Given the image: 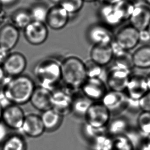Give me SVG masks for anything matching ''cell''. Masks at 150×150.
<instances>
[{
	"instance_id": "obj_1",
	"label": "cell",
	"mask_w": 150,
	"mask_h": 150,
	"mask_svg": "<svg viewBox=\"0 0 150 150\" xmlns=\"http://www.w3.org/2000/svg\"><path fill=\"white\" fill-rule=\"evenodd\" d=\"M36 86L28 75L6 77L1 90L4 97L11 104L22 105L30 101Z\"/></svg>"
},
{
	"instance_id": "obj_2",
	"label": "cell",
	"mask_w": 150,
	"mask_h": 150,
	"mask_svg": "<svg viewBox=\"0 0 150 150\" xmlns=\"http://www.w3.org/2000/svg\"><path fill=\"white\" fill-rule=\"evenodd\" d=\"M61 79L65 87L73 92L79 90L87 79L85 62L75 56H70L61 63Z\"/></svg>"
},
{
	"instance_id": "obj_3",
	"label": "cell",
	"mask_w": 150,
	"mask_h": 150,
	"mask_svg": "<svg viewBox=\"0 0 150 150\" xmlns=\"http://www.w3.org/2000/svg\"><path fill=\"white\" fill-rule=\"evenodd\" d=\"M33 73L39 85L51 91L62 81L61 63L54 59L47 58L39 62L34 67Z\"/></svg>"
},
{
	"instance_id": "obj_4",
	"label": "cell",
	"mask_w": 150,
	"mask_h": 150,
	"mask_svg": "<svg viewBox=\"0 0 150 150\" xmlns=\"http://www.w3.org/2000/svg\"><path fill=\"white\" fill-rule=\"evenodd\" d=\"M112 114L101 101L93 102L84 116L86 124L92 128L103 129L111 120Z\"/></svg>"
},
{
	"instance_id": "obj_5",
	"label": "cell",
	"mask_w": 150,
	"mask_h": 150,
	"mask_svg": "<svg viewBox=\"0 0 150 150\" xmlns=\"http://www.w3.org/2000/svg\"><path fill=\"white\" fill-rule=\"evenodd\" d=\"M51 92V108L62 117L70 113L74 92L64 86L58 87Z\"/></svg>"
},
{
	"instance_id": "obj_6",
	"label": "cell",
	"mask_w": 150,
	"mask_h": 150,
	"mask_svg": "<svg viewBox=\"0 0 150 150\" xmlns=\"http://www.w3.org/2000/svg\"><path fill=\"white\" fill-rule=\"evenodd\" d=\"M131 74V71L114 65L106 74L105 82L108 89L125 92Z\"/></svg>"
},
{
	"instance_id": "obj_7",
	"label": "cell",
	"mask_w": 150,
	"mask_h": 150,
	"mask_svg": "<svg viewBox=\"0 0 150 150\" xmlns=\"http://www.w3.org/2000/svg\"><path fill=\"white\" fill-rule=\"evenodd\" d=\"M100 101L109 110L112 115L116 114L118 115L130 107V99L124 92L108 90Z\"/></svg>"
},
{
	"instance_id": "obj_8",
	"label": "cell",
	"mask_w": 150,
	"mask_h": 150,
	"mask_svg": "<svg viewBox=\"0 0 150 150\" xmlns=\"http://www.w3.org/2000/svg\"><path fill=\"white\" fill-rule=\"evenodd\" d=\"M139 32L131 25H125L114 35V42L121 49L129 51L135 48L139 43Z\"/></svg>"
},
{
	"instance_id": "obj_9",
	"label": "cell",
	"mask_w": 150,
	"mask_h": 150,
	"mask_svg": "<svg viewBox=\"0 0 150 150\" xmlns=\"http://www.w3.org/2000/svg\"><path fill=\"white\" fill-rule=\"evenodd\" d=\"M79 90L83 96L93 102L101 101L108 91L105 82L98 77H87Z\"/></svg>"
},
{
	"instance_id": "obj_10",
	"label": "cell",
	"mask_w": 150,
	"mask_h": 150,
	"mask_svg": "<svg viewBox=\"0 0 150 150\" xmlns=\"http://www.w3.org/2000/svg\"><path fill=\"white\" fill-rule=\"evenodd\" d=\"M23 30L26 41L33 46L43 44L47 40L49 35L48 27L46 23L34 21Z\"/></svg>"
},
{
	"instance_id": "obj_11",
	"label": "cell",
	"mask_w": 150,
	"mask_h": 150,
	"mask_svg": "<svg viewBox=\"0 0 150 150\" xmlns=\"http://www.w3.org/2000/svg\"><path fill=\"white\" fill-rule=\"evenodd\" d=\"M7 77L22 75L27 66V61L24 55L20 52H10L2 64Z\"/></svg>"
},
{
	"instance_id": "obj_12",
	"label": "cell",
	"mask_w": 150,
	"mask_h": 150,
	"mask_svg": "<svg viewBox=\"0 0 150 150\" xmlns=\"http://www.w3.org/2000/svg\"><path fill=\"white\" fill-rule=\"evenodd\" d=\"M25 116L20 105L9 104L3 109L1 121L8 129L20 130Z\"/></svg>"
},
{
	"instance_id": "obj_13",
	"label": "cell",
	"mask_w": 150,
	"mask_h": 150,
	"mask_svg": "<svg viewBox=\"0 0 150 150\" xmlns=\"http://www.w3.org/2000/svg\"><path fill=\"white\" fill-rule=\"evenodd\" d=\"M87 35L89 40L93 45L112 44L114 40L112 29L101 23L90 27Z\"/></svg>"
},
{
	"instance_id": "obj_14",
	"label": "cell",
	"mask_w": 150,
	"mask_h": 150,
	"mask_svg": "<svg viewBox=\"0 0 150 150\" xmlns=\"http://www.w3.org/2000/svg\"><path fill=\"white\" fill-rule=\"evenodd\" d=\"M148 91L145 76L132 74L125 91L127 97L131 100L138 101Z\"/></svg>"
},
{
	"instance_id": "obj_15",
	"label": "cell",
	"mask_w": 150,
	"mask_h": 150,
	"mask_svg": "<svg viewBox=\"0 0 150 150\" xmlns=\"http://www.w3.org/2000/svg\"><path fill=\"white\" fill-rule=\"evenodd\" d=\"M20 30L7 22L0 27V48L10 52L18 43Z\"/></svg>"
},
{
	"instance_id": "obj_16",
	"label": "cell",
	"mask_w": 150,
	"mask_h": 150,
	"mask_svg": "<svg viewBox=\"0 0 150 150\" xmlns=\"http://www.w3.org/2000/svg\"><path fill=\"white\" fill-rule=\"evenodd\" d=\"M70 14L59 5L49 8L45 23L48 27L59 30L65 28L69 22Z\"/></svg>"
},
{
	"instance_id": "obj_17",
	"label": "cell",
	"mask_w": 150,
	"mask_h": 150,
	"mask_svg": "<svg viewBox=\"0 0 150 150\" xmlns=\"http://www.w3.org/2000/svg\"><path fill=\"white\" fill-rule=\"evenodd\" d=\"M20 131L31 138H38L46 131L40 116L36 114L26 115Z\"/></svg>"
},
{
	"instance_id": "obj_18",
	"label": "cell",
	"mask_w": 150,
	"mask_h": 150,
	"mask_svg": "<svg viewBox=\"0 0 150 150\" xmlns=\"http://www.w3.org/2000/svg\"><path fill=\"white\" fill-rule=\"evenodd\" d=\"M98 15L101 23L112 29L124 22L114 5L102 3L98 9Z\"/></svg>"
},
{
	"instance_id": "obj_19",
	"label": "cell",
	"mask_w": 150,
	"mask_h": 150,
	"mask_svg": "<svg viewBox=\"0 0 150 150\" xmlns=\"http://www.w3.org/2000/svg\"><path fill=\"white\" fill-rule=\"evenodd\" d=\"M99 150H135V148L127 134L108 135Z\"/></svg>"
},
{
	"instance_id": "obj_20",
	"label": "cell",
	"mask_w": 150,
	"mask_h": 150,
	"mask_svg": "<svg viewBox=\"0 0 150 150\" xmlns=\"http://www.w3.org/2000/svg\"><path fill=\"white\" fill-rule=\"evenodd\" d=\"M129 24L140 31L147 29L150 23V8L144 4H137L129 20Z\"/></svg>"
},
{
	"instance_id": "obj_21",
	"label": "cell",
	"mask_w": 150,
	"mask_h": 150,
	"mask_svg": "<svg viewBox=\"0 0 150 150\" xmlns=\"http://www.w3.org/2000/svg\"><path fill=\"white\" fill-rule=\"evenodd\" d=\"M90 59L104 67L113 60L114 52L112 44L93 45L90 52Z\"/></svg>"
},
{
	"instance_id": "obj_22",
	"label": "cell",
	"mask_w": 150,
	"mask_h": 150,
	"mask_svg": "<svg viewBox=\"0 0 150 150\" xmlns=\"http://www.w3.org/2000/svg\"><path fill=\"white\" fill-rule=\"evenodd\" d=\"M51 91L38 86L35 88L29 102L35 109L43 112L51 108Z\"/></svg>"
},
{
	"instance_id": "obj_23",
	"label": "cell",
	"mask_w": 150,
	"mask_h": 150,
	"mask_svg": "<svg viewBox=\"0 0 150 150\" xmlns=\"http://www.w3.org/2000/svg\"><path fill=\"white\" fill-rule=\"evenodd\" d=\"M114 52V66L132 71L134 68L132 55L129 51L121 49L114 42L112 44Z\"/></svg>"
},
{
	"instance_id": "obj_24",
	"label": "cell",
	"mask_w": 150,
	"mask_h": 150,
	"mask_svg": "<svg viewBox=\"0 0 150 150\" xmlns=\"http://www.w3.org/2000/svg\"><path fill=\"white\" fill-rule=\"evenodd\" d=\"M130 122L127 118L123 116H118L111 120L106 127L108 135L126 134L131 129Z\"/></svg>"
},
{
	"instance_id": "obj_25",
	"label": "cell",
	"mask_w": 150,
	"mask_h": 150,
	"mask_svg": "<svg viewBox=\"0 0 150 150\" xmlns=\"http://www.w3.org/2000/svg\"><path fill=\"white\" fill-rule=\"evenodd\" d=\"M134 67L139 69L150 68V45H144L132 54Z\"/></svg>"
},
{
	"instance_id": "obj_26",
	"label": "cell",
	"mask_w": 150,
	"mask_h": 150,
	"mask_svg": "<svg viewBox=\"0 0 150 150\" xmlns=\"http://www.w3.org/2000/svg\"><path fill=\"white\" fill-rule=\"evenodd\" d=\"M9 23L18 29L23 30L33 21V19L29 9L21 8L12 12L9 16Z\"/></svg>"
},
{
	"instance_id": "obj_27",
	"label": "cell",
	"mask_w": 150,
	"mask_h": 150,
	"mask_svg": "<svg viewBox=\"0 0 150 150\" xmlns=\"http://www.w3.org/2000/svg\"><path fill=\"white\" fill-rule=\"evenodd\" d=\"M93 101L88 98L85 96L80 93L74 92L71 107V112L76 115L83 117Z\"/></svg>"
},
{
	"instance_id": "obj_28",
	"label": "cell",
	"mask_w": 150,
	"mask_h": 150,
	"mask_svg": "<svg viewBox=\"0 0 150 150\" xmlns=\"http://www.w3.org/2000/svg\"><path fill=\"white\" fill-rule=\"evenodd\" d=\"M40 116L45 130L49 132L57 129L63 120V117L52 108L43 112Z\"/></svg>"
},
{
	"instance_id": "obj_29",
	"label": "cell",
	"mask_w": 150,
	"mask_h": 150,
	"mask_svg": "<svg viewBox=\"0 0 150 150\" xmlns=\"http://www.w3.org/2000/svg\"><path fill=\"white\" fill-rule=\"evenodd\" d=\"M83 131L86 136H87L88 138H89L92 144L97 150H99L103 142L108 135L106 128L96 129L85 124L83 127Z\"/></svg>"
},
{
	"instance_id": "obj_30",
	"label": "cell",
	"mask_w": 150,
	"mask_h": 150,
	"mask_svg": "<svg viewBox=\"0 0 150 150\" xmlns=\"http://www.w3.org/2000/svg\"><path fill=\"white\" fill-rule=\"evenodd\" d=\"M1 145V150H27V143L20 134L8 135Z\"/></svg>"
},
{
	"instance_id": "obj_31",
	"label": "cell",
	"mask_w": 150,
	"mask_h": 150,
	"mask_svg": "<svg viewBox=\"0 0 150 150\" xmlns=\"http://www.w3.org/2000/svg\"><path fill=\"white\" fill-rule=\"evenodd\" d=\"M49 8L46 3L40 1L33 4L29 8L33 21L45 23Z\"/></svg>"
},
{
	"instance_id": "obj_32",
	"label": "cell",
	"mask_w": 150,
	"mask_h": 150,
	"mask_svg": "<svg viewBox=\"0 0 150 150\" xmlns=\"http://www.w3.org/2000/svg\"><path fill=\"white\" fill-rule=\"evenodd\" d=\"M124 22L129 21L136 4L130 0H122L114 5Z\"/></svg>"
},
{
	"instance_id": "obj_33",
	"label": "cell",
	"mask_w": 150,
	"mask_h": 150,
	"mask_svg": "<svg viewBox=\"0 0 150 150\" xmlns=\"http://www.w3.org/2000/svg\"><path fill=\"white\" fill-rule=\"evenodd\" d=\"M137 129L144 135L150 134V112L141 111L137 118Z\"/></svg>"
},
{
	"instance_id": "obj_34",
	"label": "cell",
	"mask_w": 150,
	"mask_h": 150,
	"mask_svg": "<svg viewBox=\"0 0 150 150\" xmlns=\"http://www.w3.org/2000/svg\"><path fill=\"white\" fill-rule=\"evenodd\" d=\"M84 3L83 0H61L59 5L69 14H76L81 10Z\"/></svg>"
},
{
	"instance_id": "obj_35",
	"label": "cell",
	"mask_w": 150,
	"mask_h": 150,
	"mask_svg": "<svg viewBox=\"0 0 150 150\" xmlns=\"http://www.w3.org/2000/svg\"><path fill=\"white\" fill-rule=\"evenodd\" d=\"M85 65L87 77H98L101 79L104 67H101L91 59L86 62Z\"/></svg>"
},
{
	"instance_id": "obj_36",
	"label": "cell",
	"mask_w": 150,
	"mask_h": 150,
	"mask_svg": "<svg viewBox=\"0 0 150 150\" xmlns=\"http://www.w3.org/2000/svg\"><path fill=\"white\" fill-rule=\"evenodd\" d=\"M138 108L141 111L150 112V91L145 94L137 102Z\"/></svg>"
},
{
	"instance_id": "obj_37",
	"label": "cell",
	"mask_w": 150,
	"mask_h": 150,
	"mask_svg": "<svg viewBox=\"0 0 150 150\" xmlns=\"http://www.w3.org/2000/svg\"><path fill=\"white\" fill-rule=\"evenodd\" d=\"M139 43L144 45H149L150 44V33L148 29L140 31L139 32Z\"/></svg>"
},
{
	"instance_id": "obj_38",
	"label": "cell",
	"mask_w": 150,
	"mask_h": 150,
	"mask_svg": "<svg viewBox=\"0 0 150 150\" xmlns=\"http://www.w3.org/2000/svg\"><path fill=\"white\" fill-rule=\"evenodd\" d=\"M7 129L8 128L3 122L2 121L0 122V144H2L8 136Z\"/></svg>"
},
{
	"instance_id": "obj_39",
	"label": "cell",
	"mask_w": 150,
	"mask_h": 150,
	"mask_svg": "<svg viewBox=\"0 0 150 150\" xmlns=\"http://www.w3.org/2000/svg\"><path fill=\"white\" fill-rule=\"evenodd\" d=\"M18 0H0V4L2 7H9L16 3Z\"/></svg>"
},
{
	"instance_id": "obj_40",
	"label": "cell",
	"mask_w": 150,
	"mask_h": 150,
	"mask_svg": "<svg viewBox=\"0 0 150 150\" xmlns=\"http://www.w3.org/2000/svg\"><path fill=\"white\" fill-rule=\"evenodd\" d=\"M9 53L8 51L4 50L3 49L0 48V65H2L5 60L6 59Z\"/></svg>"
},
{
	"instance_id": "obj_41",
	"label": "cell",
	"mask_w": 150,
	"mask_h": 150,
	"mask_svg": "<svg viewBox=\"0 0 150 150\" xmlns=\"http://www.w3.org/2000/svg\"><path fill=\"white\" fill-rule=\"evenodd\" d=\"M6 75L2 65H0V85H2L6 79Z\"/></svg>"
},
{
	"instance_id": "obj_42",
	"label": "cell",
	"mask_w": 150,
	"mask_h": 150,
	"mask_svg": "<svg viewBox=\"0 0 150 150\" xmlns=\"http://www.w3.org/2000/svg\"><path fill=\"white\" fill-rule=\"evenodd\" d=\"M2 7L0 4V27L6 23L5 21L6 20V16H5L3 11L2 10Z\"/></svg>"
},
{
	"instance_id": "obj_43",
	"label": "cell",
	"mask_w": 150,
	"mask_h": 150,
	"mask_svg": "<svg viewBox=\"0 0 150 150\" xmlns=\"http://www.w3.org/2000/svg\"><path fill=\"white\" fill-rule=\"evenodd\" d=\"M102 3L104 4H111V5H115L122 0H100Z\"/></svg>"
},
{
	"instance_id": "obj_44",
	"label": "cell",
	"mask_w": 150,
	"mask_h": 150,
	"mask_svg": "<svg viewBox=\"0 0 150 150\" xmlns=\"http://www.w3.org/2000/svg\"><path fill=\"white\" fill-rule=\"evenodd\" d=\"M144 144L146 149L148 150H150V134L146 135L144 138Z\"/></svg>"
},
{
	"instance_id": "obj_45",
	"label": "cell",
	"mask_w": 150,
	"mask_h": 150,
	"mask_svg": "<svg viewBox=\"0 0 150 150\" xmlns=\"http://www.w3.org/2000/svg\"><path fill=\"white\" fill-rule=\"evenodd\" d=\"M145 77L146 79V84H147L149 91H150V72L148 73L146 75H145Z\"/></svg>"
},
{
	"instance_id": "obj_46",
	"label": "cell",
	"mask_w": 150,
	"mask_h": 150,
	"mask_svg": "<svg viewBox=\"0 0 150 150\" xmlns=\"http://www.w3.org/2000/svg\"><path fill=\"white\" fill-rule=\"evenodd\" d=\"M49 1L51 2L52 4H54V5H59L61 0H49Z\"/></svg>"
},
{
	"instance_id": "obj_47",
	"label": "cell",
	"mask_w": 150,
	"mask_h": 150,
	"mask_svg": "<svg viewBox=\"0 0 150 150\" xmlns=\"http://www.w3.org/2000/svg\"><path fill=\"white\" fill-rule=\"evenodd\" d=\"M3 108L2 107V105H1V104L0 103V122H1V119H2V112H3Z\"/></svg>"
},
{
	"instance_id": "obj_48",
	"label": "cell",
	"mask_w": 150,
	"mask_h": 150,
	"mask_svg": "<svg viewBox=\"0 0 150 150\" xmlns=\"http://www.w3.org/2000/svg\"><path fill=\"white\" fill-rule=\"evenodd\" d=\"M146 4V5L150 6V0H142Z\"/></svg>"
},
{
	"instance_id": "obj_49",
	"label": "cell",
	"mask_w": 150,
	"mask_h": 150,
	"mask_svg": "<svg viewBox=\"0 0 150 150\" xmlns=\"http://www.w3.org/2000/svg\"><path fill=\"white\" fill-rule=\"evenodd\" d=\"M84 2H96V1H98V0H83Z\"/></svg>"
},
{
	"instance_id": "obj_50",
	"label": "cell",
	"mask_w": 150,
	"mask_h": 150,
	"mask_svg": "<svg viewBox=\"0 0 150 150\" xmlns=\"http://www.w3.org/2000/svg\"><path fill=\"white\" fill-rule=\"evenodd\" d=\"M147 29H148V30L149 31V33H150V24H149V25Z\"/></svg>"
},
{
	"instance_id": "obj_51",
	"label": "cell",
	"mask_w": 150,
	"mask_h": 150,
	"mask_svg": "<svg viewBox=\"0 0 150 150\" xmlns=\"http://www.w3.org/2000/svg\"><path fill=\"white\" fill-rule=\"evenodd\" d=\"M131 1H132L133 2H134V3H135L136 4V1H137V0H130Z\"/></svg>"
},
{
	"instance_id": "obj_52",
	"label": "cell",
	"mask_w": 150,
	"mask_h": 150,
	"mask_svg": "<svg viewBox=\"0 0 150 150\" xmlns=\"http://www.w3.org/2000/svg\"><path fill=\"white\" fill-rule=\"evenodd\" d=\"M37 1H42V0H36Z\"/></svg>"
}]
</instances>
